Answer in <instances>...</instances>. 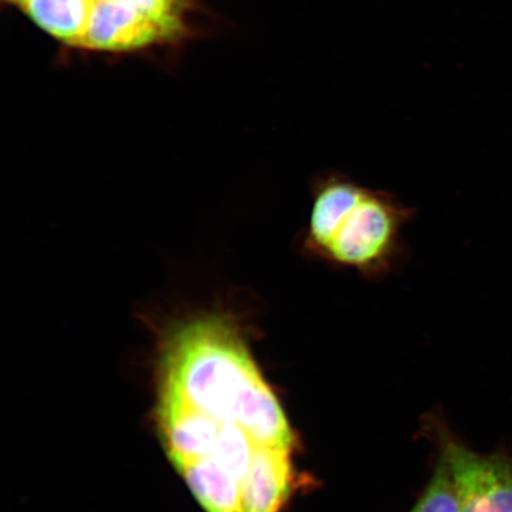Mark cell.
I'll list each match as a JSON object with an SVG mask.
<instances>
[{
	"instance_id": "9c48e42d",
	"label": "cell",
	"mask_w": 512,
	"mask_h": 512,
	"mask_svg": "<svg viewBox=\"0 0 512 512\" xmlns=\"http://www.w3.org/2000/svg\"><path fill=\"white\" fill-rule=\"evenodd\" d=\"M5 2H10V3H18L21 2V0H5Z\"/></svg>"
},
{
	"instance_id": "ba28073f",
	"label": "cell",
	"mask_w": 512,
	"mask_h": 512,
	"mask_svg": "<svg viewBox=\"0 0 512 512\" xmlns=\"http://www.w3.org/2000/svg\"><path fill=\"white\" fill-rule=\"evenodd\" d=\"M142 14L156 19L184 36L185 16L191 10L192 0H119Z\"/></svg>"
},
{
	"instance_id": "8992f818",
	"label": "cell",
	"mask_w": 512,
	"mask_h": 512,
	"mask_svg": "<svg viewBox=\"0 0 512 512\" xmlns=\"http://www.w3.org/2000/svg\"><path fill=\"white\" fill-rule=\"evenodd\" d=\"M93 0H21L19 6L38 27L69 46H81Z\"/></svg>"
},
{
	"instance_id": "3957f363",
	"label": "cell",
	"mask_w": 512,
	"mask_h": 512,
	"mask_svg": "<svg viewBox=\"0 0 512 512\" xmlns=\"http://www.w3.org/2000/svg\"><path fill=\"white\" fill-rule=\"evenodd\" d=\"M444 456L462 512H512V464L450 444Z\"/></svg>"
},
{
	"instance_id": "7a4b0ae2",
	"label": "cell",
	"mask_w": 512,
	"mask_h": 512,
	"mask_svg": "<svg viewBox=\"0 0 512 512\" xmlns=\"http://www.w3.org/2000/svg\"><path fill=\"white\" fill-rule=\"evenodd\" d=\"M409 210L387 192L338 174L317 179L302 238L306 255L368 278L387 274L399 258Z\"/></svg>"
},
{
	"instance_id": "52a82bcc",
	"label": "cell",
	"mask_w": 512,
	"mask_h": 512,
	"mask_svg": "<svg viewBox=\"0 0 512 512\" xmlns=\"http://www.w3.org/2000/svg\"><path fill=\"white\" fill-rule=\"evenodd\" d=\"M411 512H462L456 485L444 454L424 496Z\"/></svg>"
},
{
	"instance_id": "5b68a950",
	"label": "cell",
	"mask_w": 512,
	"mask_h": 512,
	"mask_svg": "<svg viewBox=\"0 0 512 512\" xmlns=\"http://www.w3.org/2000/svg\"><path fill=\"white\" fill-rule=\"evenodd\" d=\"M290 450L259 446L242 489L243 512H278L290 494Z\"/></svg>"
},
{
	"instance_id": "277c9868",
	"label": "cell",
	"mask_w": 512,
	"mask_h": 512,
	"mask_svg": "<svg viewBox=\"0 0 512 512\" xmlns=\"http://www.w3.org/2000/svg\"><path fill=\"white\" fill-rule=\"evenodd\" d=\"M166 27L119 0H93L80 48L132 51L182 38Z\"/></svg>"
},
{
	"instance_id": "6da1fadb",
	"label": "cell",
	"mask_w": 512,
	"mask_h": 512,
	"mask_svg": "<svg viewBox=\"0 0 512 512\" xmlns=\"http://www.w3.org/2000/svg\"><path fill=\"white\" fill-rule=\"evenodd\" d=\"M232 312H198L158 331V398L240 425L256 444L287 448L293 433Z\"/></svg>"
}]
</instances>
